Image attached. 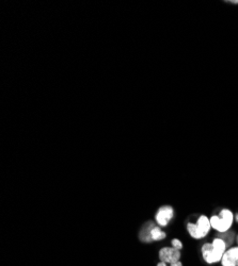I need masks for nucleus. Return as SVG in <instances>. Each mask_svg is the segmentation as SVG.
I'll return each mask as SVG.
<instances>
[{
	"mask_svg": "<svg viewBox=\"0 0 238 266\" xmlns=\"http://www.w3.org/2000/svg\"><path fill=\"white\" fill-rule=\"evenodd\" d=\"M201 252H202L203 259L208 264H214V263L220 262L223 256V253L219 252L218 250L214 248L212 243H205L202 246V248H201Z\"/></svg>",
	"mask_w": 238,
	"mask_h": 266,
	"instance_id": "nucleus-4",
	"label": "nucleus"
},
{
	"mask_svg": "<svg viewBox=\"0 0 238 266\" xmlns=\"http://www.w3.org/2000/svg\"><path fill=\"white\" fill-rule=\"evenodd\" d=\"M222 266H238V246L231 247L221 259Z\"/></svg>",
	"mask_w": 238,
	"mask_h": 266,
	"instance_id": "nucleus-6",
	"label": "nucleus"
},
{
	"mask_svg": "<svg viewBox=\"0 0 238 266\" xmlns=\"http://www.w3.org/2000/svg\"><path fill=\"white\" fill-rule=\"evenodd\" d=\"M156 226L154 222L149 221L143 224L141 230H140V240L145 243H151L152 240V230L153 228Z\"/></svg>",
	"mask_w": 238,
	"mask_h": 266,
	"instance_id": "nucleus-7",
	"label": "nucleus"
},
{
	"mask_svg": "<svg viewBox=\"0 0 238 266\" xmlns=\"http://www.w3.org/2000/svg\"><path fill=\"white\" fill-rule=\"evenodd\" d=\"M218 237L222 238V240L225 242L226 246L230 247L233 244V242L235 241L236 234L233 231H227V232H224V233H219L218 234Z\"/></svg>",
	"mask_w": 238,
	"mask_h": 266,
	"instance_id": "nucleus-9",
	"label": "nucleus"
},
{
	"mask_svg": "<svg viewBox=\"0 0 238 266\" xmlns=\"http://www.w3.org/2000/svg\"><path fill=\"white\" fill-rule=\"evenodd\" d=\"M235 221H236V223H238V213L235 214Z\"/></svg>",
	"mask_w": 238,
	"mask_h": 266,
	"instance_id": "nucleus-14",
	"label": "nucleus"
},
{
	"mask_svg": "<svg viewBox=\"0 0 238 266\" xmlns=\"http://www.w3.org/2000/svg\"><path fill=\"white\" fill-rule=\"evenodd\" d=\"M227 4H231V5H238V0H231V2H227Z\"/></svg>",
	"mask_w": 238,
	"mask_h": 266,
	"instance_id": "nucleus-11",
	"label": "nucleus"
},
{
	"mask_svg": "<svg viewBox=\"0 0 238 266\" xmlns=\"http://www.w3.org/2000/svg\"><path fill=\"white\" fill-rule=\"evenodd\" d=\"M170 266H183V264L181 262H176L174 264H170Z\"/></svg>",
	"mask_w": 238,
	"mask_h": 266,
	"instance_id": "nucleus-12",
	"label": "nucleus"
},
{
	"mask_svg": "<svg viewBox=\"0 0 238 266\" xmlns=\"http://www.w3.org/2000/svg\"><path fill=\"white\" fill-rule=\"evenodd\" d=\"M157 266H167V263H164V262H160L157 264Z\"/></svg>",
	"mask_w": 238,
	"mask_h": 266,
	"instance_id": "nucleus-13",
	"label": "nucleus"
},
{
	"mask_svg": "<svg viewBox=\"0 0 238 266\" xmlns=\"http://www.w3.org/2000/svg\"><path fill=\"white\" fill-rule=\"evenodd\" d=\"M171 244H172L173 248H175L177 250H181L183 248V244L180 240H177V238H173V240L171 241Z\"/></svg>",
	"mask_w": 238,
	"mask_h": 266,
	"instance_id": "nucleus-10",
	"label": "nucleus"
},
{
	"mask_svg": "<svg viewBox=\"0 0 238 266\" xmlns=\"http://www.w3.org/2000/svg\"><path fill=\"white\" fill-rule=\"evenodd\" d=\"M236 240H237V244H238V234H237V236H236Z\"/></svg>",
	"mask_w": 238,
	"mask_h": 266,
	"instance_id": "nucleus-15",
	"label": "nucleus"
},
{
	"mask_svg": "<svg viewBox=\"0 0 238 266\" xmlns=\"http://www.w3.org/2000/svg\"><path fill=\"white\" fill-rule=\"evenodd\" d=\"M159 259L167 264H174L180 262L181 252L173 247H163L159 250Z\"/></svg>",
	"mask_w": 238,
	"mask_h": 266,
	"instance_id": "nucleus-5",
	"label": "nucleus"
},
{
	"mask_svg": "<svg viewBox=\"0 0 238 266\" xmlns=\"http://www.w3.org/2000/svg\"><path fill=\"white\" fill-rule=\"evenodd\" d=\"M173 218H174V209L171 206H161L155 215L156 224L159 227H167Z\"/></svg>",
	"mask_w": 238,
	"mask_h": 266,
	"instance_id": "nucleus-3",
	"label": "nucleus"
},
{
	"mask_svg": "<svg viewBox=\"0 0 238 266\" xmlns=\"http://www.w3.org/2000/svg\"><path fill=\"white\" fill-rule=\"evenodd\" d=\"M167 234L164 231L161 230V227H159L158 225L155 226L152 230V240L153 241H161L166 238Z\"/></svg>",
	"mask_w": 238,
	"mask_h": 266,
	"instance_id": "nucleus-8",
	"label": "nucleus"
},
{
	"mask_svg": "<svg viewBox=\"0 0 238 266\" xmlns=\"http://www.w3.org/2000/svg\"><path fill=\"white\" fill-rule=\"evenodd\" d=\"M210 225L218 233H224L230 231V229L235 221V214L230 209H221L219 214L210 216Z\"/></svg>",
	"mask_w": 238,
	"mask_h": 266,
	"instance_id": "nucleus-1",
	"label": "nucleus"
},
{
	"mask_svg": "<svg viewBox=\"0 0 238 266\" xmlns=\"http://www.w3.org/2000/svg\"><path fill=\"white\" fill-rule=\"evenodd\" d=\"M186 228L192 238L202 240L208 235L210 229H212V225H210V219L206 215H200L196 223H187Z\"/></svg>",
	"mask_w": 238,
	"mask_h": 266,
	"instance_id": "nucleus-2",
	"label": "nucleus"
}]
</instances>
